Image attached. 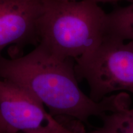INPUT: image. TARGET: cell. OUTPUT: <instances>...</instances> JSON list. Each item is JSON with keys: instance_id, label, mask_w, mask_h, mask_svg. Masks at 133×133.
I'll list each match as a JSON object with an SVG mask.
<instances>
[{"instance_id": "1", "label": "cell", "mask_w": 133, "mask_h": 133, "mask_svg": "<svg viewBox=\"0 0 133 133\" xmlns=\"http://www.w3.org/2000/svg\"><path fill=\"white\" fill-rule=\"evenodd\" d=\"M75 61L54 54L38 43L24 56L8 59L0 55V79L19 84L48 107L52 116H64L80 122L91 116L102 117L108 113L130 105L127 93L119 92L96 102L79 87Z\"/></svg>"}, {"instance_id": "2", "label": "cell", "mask_w": 133, "mask_h": 133, "mask_svg": "<svg viewBox=\"0 0 133 133\" xmlns=\"http://www.w3.org/2000/svg\"><path fill=\"white\" fill-rule=\"evenodd\" d=\"M94 0H44L39 43L75 60L99 45L108 33V14Z\"/></svg>"}, {"instance_id": "3", "label": "cell", "mask_w": 133, "mask_h": 133, "mask_svg": "<svg viewBox=\"0 0 133 133\" xmlns=\"http://www.w3.org/2000/svg\"><path fill=\"white\" fill-rule=\"evenodd\" d=\"M78 80L90 88L89 97L96 102L116 92L133 94V41H125L108 33L99 45L75 60Z\"/></svg>"}, {"instance_id": "4", "label": "cell", "mask_w": 133, "mask_h": 133, "mask_svg": "<svg viewBox=\"0 0 133 133\" xmlns=\"http://www.w3.org/2000/svg\"><path fill=\"white\" fill-rule=\"evenodd\" d=\"M0 114L8 133L26 132L46 122L44 105L24 88L0 79Z\"/></svg>"}, {"instance_id": "5", "label": "cell", "mask_w": 133, "mask_h": 133, "mask_svg": "<svg viewBox=\"0 0 133 133\" xmlns=\"http://www.w3.org/2000/svg\"><path fill=\"white\" fill-rule=\"evenodd\" d=\"M44 0H0V55L5 48L38 39Z\"/></svg>"}, {"instance_id": "6", "label": "cell", "mask_w": 133, "mask_h": 133, "mask_svg": "<svg viewBox=\"0 0 133 133\" xmlns=\"http://www.w3.org/2000/svg\"><path fill=\"white\" fill-rule=\"evenodd\" d=\"M108 14V33L123 39L133 41V3Z\"/></svg>"}, {"instance_id": "7", "label": "cell", "mask_w": 133, "mask_h": 133, "mask_svg": "<svg viewBox=\"0 0 133 133\" xmlns=\"http://www.w3.org/2000/svg\"><path fill=\"white\" fill-rule=\"evenodd\" d=\"M102 124L94 133H133V108L103 115Z\"/></svg>"}, {"instance_id": "8", "label": "cell", "mask_w": 133, "mask_h": 133, "mask_svg": "<svg viewBox=\"0 0 133 133\" xmlns=\"http://www.w3.org/2000/svg\"><path fill=\"white\" fill-rule=\"evenodd\" d=\"M51 123V126H52V128L54 129V133H84L83 131L78 132V131H72L70 129L67 128L56 119H55L54 116L51 115L50 114H48L47 116V120Z\"/></svg>"}, {"instance_id": "9", "label": "cell", "mask_w": 133, "mask_h": 133, "mask_svg": "<svg viewBox=\"0 0 133 133\" xmlns=\"http://www.w3.org/2000/svg\"><path fill=\"white\" fill-rule=\"evenodd\" d=\"M46 124L45 125H43L39 128L26 131L24 133H54V129L51 123L48 121H46Z\"/></svg>"}, {"instance_id": "10", "label": "cell", "mask_w": 133, "mask_h": 133, "mask_svg": "<svg viewBox=\"0 0 133 133\" xmlns=\"http://www.w3.org/2000/svg\"><path fill=\"white\" fill-rule=\"evenodd\" d=\"M62 1H76V0H62ZM97 3H116L118 1H126L129 3H133V0H94Z\"/></svg>"}, {"instance_id": "11", "label": "cell", "mask_w": 133, "mask_h": 133, "mask_svg": "<svg viewBox=\"0 0 133 133\" xmlns=\"http://www.w3.org/2000/svg\"><path fill=\"white\" fill-rule=\"evenodd\" d=\"M0 133H8L5 124L3 122L1 114H0Z\"/></svg>"}]
</instances>
